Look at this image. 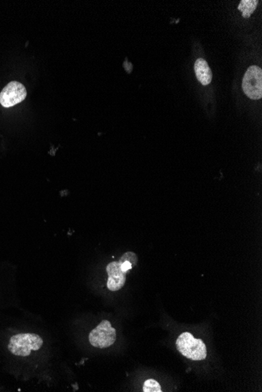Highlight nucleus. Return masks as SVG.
Returning <instances> with one entry per match:
<instances>
[{"label": "nucleus", "mask_w": 262, "mask_h": 392, "mask_svg": "<svg viewBox=\"0 0 262 392\" xmlns=\"http://www.w3.org/2000/svg\"><path fill=\"white\" fill-rule=\"evenodd\" d=\"M44 345L40 336L35 334H20L10 338L9 351L17 356H28L33 351H38Z\"/></svg>", "instance_id": "f03ea898"}, {"label": "nucleus", "mask_w": 262, "mask_h": 392, "mask_svg": "<svg viewBox=\"0 0 262 392\" xmlns=\"http://www.w3.org/2000/svg\"><path fill=\"white\" fill-rule=\"evenodd\" d=\"M243 90L251 100H259L262 96V71L259 67L251 66L243 79Z\"/></svg>", "instance_id": "20e7f679"}, {"label": "nucleus", "mask_w": 262, "mask_h": 392, "mask_svg": "<svg viewBox=\"0 0 262 392\" xmlns=\"http://www.w3.org/2000/svg\"><path fill=\"white\" fill-rule=\"evenodd\" d=\"M258 2H259L256 0H242L238 6V9L239 11L242 12L244 18H248L256 9Z\"/></svg>", "instance_id": "6e6552de"}, {"label": "nucleus", "mask_w": 262, "mask_h": 392, "mask_svg": "<svg viewBox=\"0 0 262 392\" xmlns=\"http://www.w3.org/2000/svg\"><path fill=\"white\" fill-rule=\"evenodd\" d=\"M144 392H161L160 384L154 379H148L144 382L143 386Z\"/></svg>", "instance_id": "1a4fd4ad"}, {"label": "nucleus", "mask_w": 262, "mask_h": 392, "mask_svg": "<svg viewBox=\"0 0 262 392\" xmlns=\"http://www.w3.org/2000/svg\"><path fill=\"white\" fill-rule=\"evenodd\" d=\"M194 69L198 81H200L202 85H209L212 80V72L207 61L203 59H198L195 63Z\"/></svg>", "instance_id": "0eeeda50"}, {"label": "nucleus", "mask_w": 262, "mask_h": 392, "mask_svg": "<svg viewBox=\"0 0 262 392\" xmlns=\"http://www.w3.org/2000/svg\"><path fill=\"white\" fill-rule=\"evenodd\" d=\"M107 274L108 275L107 287L112 291L120 290L124 287L126 282L125 274L122 271L120 262H111L107 266Z\"/></svg>", "instance_id": "423d86ee"}, {"label": "nucleus", "mask_w": 262, "mask_h": 392, "mask_svg": "<svg viewBox=\"0 0 262 392\" xmlns=\"http://www.w3.org/2000/svg\"><path fill=\"white\" fill-rule=\"evenodd\" d=\"M129 261L132 263L133 266L137 263V256L133 252L126 253L125 255H123L121 258V261Z\"/></svg>", "instance_id": "9d476101"}, {"label": "nucleus", "mask_w": 262, "mask_h": 392, "mask_svg": "<svg viewBox=\"0 0 262 392\" xmlns=\"http://www.w3.org/2000/svg\"><path fill=\"white\" fill-rule=\"evenodd\" d=\"M116 340V332L111 322L103 320L89 334V341L93 347L105 349L110 347Z\"/></svg>", "instance_id": "7ed1b4c3"}, {"label": "nucleus", "mask_w": 262, "mask_h": 392, "mask_svg": "<svg viewBox=\"0 0 262 392\" xmlns=\"http://www.w3.org/2000/svg\"><path fill=\"white\" fill-rule=\"evenodd\" d=\"M176 347L180 354L192 360H203L207 357V347L203 341L196 339L188 332L180 334L176 341Z\"/></svg>", "instance_id": "f257e3e1"}, {"label": "nucleus", "mask_w": 262, "mask_h": 392, "mask_svg": "<svg viewBox=\"0 0 262 392\" xmlns=\"http://www.w3.org/2000/svg\"><path fill=\"white\" fill-rule=\"evenodd\" d=\"M120 266H121L122 271L126 274L127 272L129 271L130 270L133 268V265L129 261H120Z\"/></svg>", "instance_id": "9b49d317"}, {"label": "nucleus", "mask_w": 262, "mask_h": 392, "mask_svg": "<svg viewBox=\"0 0 262 392\" xmlns=\"http://www.w3.org/2000/svg\"><path fill=\"white\" fill-rule=\"evenodd\" d=\"M25 87L18 81H11L0 93V104L4 108H11L26 98Z\"/></svg>", "instance_id": "39448f33"}]
</instances>
